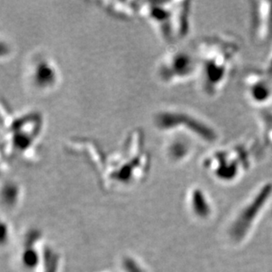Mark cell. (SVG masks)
<instances>
[{
    "mask_svg": "<svg viewBox=\"0 0 272 272\" xmlns=\"http://www.w3.org/2000/svg\"><path fill=\"white\" fill-rule=\"evenodd\" d=\"M237 42L220 35L205 37L195 48L199 80L203 93L215 97L228 86L240 56Z\"/></svg>",
    "mask_w": 272,
    "mask_h": 272,
    "instance_id": "1",
    "label": "cell"
},
{
    "mask_svg": "<svg viewBox=\"0 0 272 272\" xmlns=\"http://www.w3.org/2000/svg\"><path fill=\"white\" fill-rule=\"evenodd\" d=\"M190 12L189 2H151L142 7V13L158 29L163 39L173 42L183 38L189 32Z\"/></svg>",
    "mask_w": 272,
    "mask_h": 272,
    "instance_id": "2",
    "label": "cell"
},
{
    "mask_svg": "<svg viewBox=\"0 0 272 272\" xmlns=\"http://www.w3.org/2000/svg\"><path fill=\"white\" fill-rule=\"evenodd\" d=\"M202 162L205 170L217 179L234 180L252 167L254 155L250 144L235 143L211 151Z\"/></svg>",
    "mask_w": 272,
    "mask_h": 272,
    "instance_id": "3",
    "label": "cell"
},
{
    "mask_svg": "<svg viewBox=\"0 0 272 272\" xmlns=\"http://www.w3.org/2000/svg\"><path fill=\"white\" fill-rule=\"evenodd\" d=\"M42 119L37 113H29L10 122L7 128L6 147L8 154L15 153L29 159L30 152L35 154L36 142L42 131Z\"/></svg>",
    "mask_w": 272,
    "mask_h": 272,
    "instance_id": "4",
    "label": "cell"
},
{
    "mask_svg": "<svg viewBox=\"0 0 272 272\" xmlns=\"http://www.w3.org/2000/svg\"><path fill=\"white\" fill-rule=\"evenodd\" d=\"M157 71L162 82L169 85L185 83L197 78L199 59L195 51L175 48L160 59Z\"/></svg>",
    "mask_w": 272,
    "mask_h": 272,
    "instance_id": "5",
    "label": "cell"
},
{
    "mask_svg": "<svg viewBox=\"0 0 272 272\" xmlns=\"http://www.w3.org/2000/svg\"><path fill=\"white\" fill-rule=\"evenodd\" d=\"M24 77L29 89L34 93L43 94L58 87L60 82V71L52 58L37 53L27 62Z\"/></svg>",
    "mask_w": 272,
    "mask_h": 272,
    "instance_id": "6",
    "label": "cell"
},
{
    "mask_svg": "<svg viewBox=\"0 0 272 272\" xmlns=\"http://www.w3.org/2000/svg\"><path fill=\"white\" fill-rule=\"evenodd\" d=\"M160 119L159 126L163 131L187 132L205 144H212L218 139L215 129L192 114L181 110H168L160 115Z\"/></svg>",
    "mask_w": 272,
    "mask_h": 272,
    "instance_id": "7",
    "label": "cell"
},
{
    "mask_svg": "<svg viewBox=\"0 0 272 272\" xmlns=\"http://www.w3.org/2000/svg\"><path fill=\"white\" fill-rule=\"evenodd\" d=\"M244 93L251 104L260 109L272 105V82L267 71L250 70L242 80Z\"/></svg>",
    "mask_w": 272,
    "mask_h": 272,
    "instance_id": "8",
    "label": "cell"
},
{
    "mask_svg": "<svg viewBox=\"0 0 272 272\" xmlns=\"http://www.w3.org/2000/svg\"><path fill=\"white\" fill-rule=\"evenodd\" d=\"M250 33L254 42L266 44L272 41V1H252Z\"/></svg>",
    "mask_w": 272,
    "mask_h": 272,
    "instance_id": "9",
    "label": "cell"
},
{
    "mask_svg": "<svg viewBox=\"0 0 272 272\" xmlns=\"http://www.w3.org/2000/svg\"><path fill=\"white\" fill-rule=\"evenodd\" d=\"M194 139L196 138L187 132H171L165 144V154L168 160L181 163L189 160L194 153Z\"/></svg>",
    "mask_w": 272,
    "mask_h": 272,
    "instance_id": "10",
    "label": "cell"
},
{
    "mask_svg": "<svg viewBox=\"0 0 272 272\" xmlns=\"http://www.w3.org/2000/svg\"><path fill=\"white\" fill-rule=\"evenodd\" d=\"M268 73L272 76V56L270 57V59L269 61V65H268V68H267V70H266Z\"/></svg>",
    "mask_w": 272,
    "mask_h": 272,
    "instance_id": "11",
    "label": "cell"
}]
</instances>
